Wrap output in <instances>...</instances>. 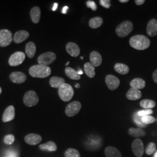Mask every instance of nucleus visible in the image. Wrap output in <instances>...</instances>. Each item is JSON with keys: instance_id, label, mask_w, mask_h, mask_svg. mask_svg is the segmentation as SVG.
<instances>
[{"instance_id": "f257e3e1", "label": "nucleus", "mask_w": 157, "mask_h": 157, "mask_svg": "<svg viewBox=\"0 0 157 157\" xmlns=\"http://www.w3.org/2000/svg\"><path fill=\"white\" fill-rule=\"evenodd\" d=\"M130 45L137 50H144L150 45V40L143 35H135L129 40Z\"/></svg>"}, {"instance_id": "f03ea898", "label": "nucleus", "mask_w": 157, "mask_h": 157, "mask_svg": "<svg viewBox=\"0 0 157 157\" xmlns=\"http://www.w3.org/2000/svg\"><path fill=\"white\" fill-rule=\"evenodd\" d=\"M30 75L36 78H45L49 76L51 73V69L48 66L43 65H35L29 69Z\"/></svg>"}, {"instance_id": "7ed1b4c3", "label": "nucleus", "mask_w": 157, "mask_h": 157, "mask_svg": "<svg viewBox=\"0 0 157 157\" xmlns=\"http://www.w3.org/2000/svg\"><path fill=\"white\" fill-rule=\"evenodd\" d=\"M58 95L64 102L70 101L74 95V90L70 84L64 83L58 89Z\"/></svg>"}, {"instance_id": "20e7f679", "label": "nucleus", "mask_w": 157, "mask_h": 157, "mask_svg": "<svg viewBox=\"0 0 157 157\" xmlns=\"http://www.w3.org/2000/svg\"><path fill=\"white\" fill-rule=\"evenodd\" d=\"M133 29V23L129 21H126L118 25L115 30V32L119 37H124L128 36L132 32Z\"/></svg>"}, {"instance_id": "39448f33", "label": "nucleus", "mask_w": 157, "mask_h": 157, "mask_svg": "<svg viewBox=\"0 0 157 157\" xmlns=\"http://www.w3.org/2000/svg\"><path fill=\"white\" fill-rule=\"evenodd\" d=\"M23 100L26 107H32L38 104L39 98L34 91L30 90L25 94Z\"/></svg>"}, {"instance_id": "423d86ee", "label": "nucleus", "mask_w": 157, "mask_h": 157, "mask_svg": "<svg viewBox=\"0 0 157 157\" xmlns=\"http://www.w3.org/2000/svg\"><path fill=\"white\" fill-rule=\"evenodd\" d=\"M11 32L7 29L0 30V47H6L11 44L13 40Z\"/></svg>"}, {"instance_id": "0eeeda50", "label": "nucleus", "mask_w": 157, "mask_h": 157, "mask_svg": "<svg viewBox=\"0 0 157 157\" xmlns=\"http://www.w3.org/2000/svg\"><path fill=\"white\" fill-rule=\"evenodd\" d=\"M56 58V56L55 53L52 52H47L39 56L37 61L40 65L48 66L54 62Z\"/></svg>"}, {"instance_id": "6e6552de", "label": "nucleus", "mask_w": 157, "mask_h": 157, "mask_svg": "<svg viewBox=\"0 0 157 157\" xmlns=\"http://www.w3.org/2000/svg\"><path fill=\"white\" fill-rule=\"evenodd\" d=\"M26 55L21 51H17L11 56L8 60L9 65L11 67H17L22 64L25 61Z\"/></svg>"}, {"instance_id": "1a4fd4ad", "label": "nucleus", "mask_w": 157, "mask_h": 157, "mask_svg": "<svg viewBox=\"0 0 157 157\" xmlns=\"http://www.w3.org/2000/svg\"><path fill=\"white\" fill-rule=\"evenodd\" d=\"M82 108V104L78 101H73L69 103L65 108V114L68 117H72L78 113Z\"/></svg>"}, {"instance_id": "9d476101", "label": "nucleus", "mask_w": 157, "mask_h": 157, "mask_svg": "<svg viewBox=\"0 0 157 157\" xmlns=\"http://www.w3.org/2000/svg\"><path fill=\"white\" fill-rule=\"evenodd\" d=\"M132 149L136 157H142L144 151V145L142 140L140 139H136L132 144Z\"/></svg>"}, {"instance_id": "9b49d317", "label": "nucleus", "mask_w": 157, "mask_h": 157, "mask_svg": "<svg viewBox=\"0 0 157 157\" xmlns=\"http://www.w3.org/2000/svg\"><path fill=\"white\" fill-rule=\"evenodd\" d=\"M105 83L108 89L111 90L117 89L120 84L119 79L112 75H108L105 77Z\"/></svg>"}, {"instance_id": "f8f14e48", "label": "nucleus", "mask_w": 157, "mask_h": 157, "mask_svg": "<svg viewBox=\"0 0 157 157\" xmlns=\"http://www.w3.org/2000/svg\"><path fill=\"white\" fill-rule=\"evenodd\" d=\"M10 78L13 83L21 84L26 80L27 76L25 73L21 72H13L10 74Z\"/></svg>"}, {"instance_id": "ddd939ff", "label": "nucleus", "mask_w": 157, "mask_h": 157, "mask_svg": "<svg viewBox=\"0 0 157 157\" xmlns=\"http://www.w3.org/2000/svg\"><path fill=\"white\" fill-rule=\"evenodd\" d=\"M42 140L41 136L37 134L30 133L25 136V142L31 146H35L38 144Z\"/></svg>"}, {"instance_id": "4468645a", "label": "nucleus", "mask_w": 157, "mask_h": 157, "mask_svg": "<svg viewBox=\"0 0 157 157\" xmlns=\"http://www.w3.org/2000/svg\"><path fill=\"white\" fill-rule=\"evenodd\" d=\"M15 108L13 105H10L7 107L4 112L2 115V121L4 122L11 121L15 118Z\"/></svg>"}, {"instance_id": "2eb2a0df", "label": "nucleus", "mask_w": 157, "mask_h": 157, "mask_svg": "<svg viewBox=\"0 0 157 157\" xmlns=\"http://www.w3.org/2000/svg\"><path fill=\"white\" fill-rule=\"evenodd\" d=\"M66 50L67 53L73 57H77L79 56L80 50L78 45L73 42H69L66 45Z\"/></svg>"}, {"instance_id": "dca6fc26", "label": "nucleus", "mask_w": 157, "mask_h": 157, "mask_svg": "<svg viewBox=\"0 0 157 157\" xmlns=\"http://www.w3.org/2000/svg\"><path fill=\"white\" fill-rule=\"evenodd\" d=\"M29 37V33L26 30H19L13 36V41L16 44H20L23 41L28 39Z\"/></svg>"}, {"instance_id": "f3484780", "label": "nucleus", "mask_w": 157, "mask_h": 157, "mask_svg": "<svg viewBox=\"0 0 157 157\" xmlns=\"http://www.w3.org/2000/svg\"><path fill=\"white\" fill-rule=\"evenodd\" d=\"M147 33L150 37H154L157 34V21L155 19L150 20L147 26Z\"/></svg>"}, {"instance_id": "a211bd4d", "label": "nucleus", "mask_w": 157, "mask_h": 157, "mask_svg": "<svg viewBox=\"0 0 157 157\" xmlns=\"http://www.w3.org/2000/svg\"><path fill=\"white\" fill-rule=\"evenodd\" d=\"M90 60L93 66H94V67H98L101 65L102 59L99 52L94 51L90 53Z\"/></svg>"}, {"instance_id": "6ab92c4d", "label": "nucleus", "mask_w": 157, "mask_h": 157, "mask_svg": "<svg viewBox=\"0 0 157 157\" xmlns=\"http://www.w3.org/2000/svg\"><path fill=\"white\" fill-rule=\"evenodd\" d=\"M30 15L32 22L34 23L39 22L41 17V10L39 6H34L32 8L30 12Z\"/></svg>"}, {"instance_id": "aec40b11", "label": "nucleus", "mask_w": 157, "mask_h": 157, "mask_svg": "<svg viewBox=\"0 0 157 157\" xmlns=\"http://www.w3.org/2000/svg\"><path fill=\"white\" fill-rule=\"evenodd\" d=\"M131 88L140 90L143 89L146 86V82L141 78H135L130 82Z\"/></svg>"}, {"instance_id": "412c9836", "label": "nucleus", "mask_w": 157, "mask_h": 157, "mask_svg": "<svg viewBox=\"0 0 157 157\" xmlns=\"http://www.w3.org/2000/svg\"><path fill=\"white\" fill-rule=\"evenodd\" d=\"M104 152L107 157H122L121 152L115 147H107L105 149Z\"/></svg>"}, {"instance_id": "4be33fe9", "label": "nucleus", "mask_w": 157, "mask_h": 157, "mask_svg": "<svg viewBox=\"0 0 157 157\" xmlns=\"http://www.w3.org/2000/svg\"><path fill=\"white\" fill-rule=\"evenodd\" d=\"M141 92L140 90L131 88L126 93V98L132 101H136L141 97Z\"/></svg>"}, {"instance_id": "5701e85b", "label": "nucleus", "mask_w": 157, "mask_h": 157, "mask_svg": "<svg viewBox=\"0 0 157 157\" xmlns=\"http://www.w3.org/2000/svg\"><path fill=\"white\" fill-rule=\"evenodd\" d=\"M26 54L29 58H32L35 56L36 52V46L33 41H29L26 45Z\"/></svg>"}, {"instance_id": "b1692460", "label": "nucleus", "mask_w": 157, "mask_h": 157, "mask_svg": "<svg viewBox=\"0 0 157 157\" xmlns=\"http://www.w3.org/2000/svg\"><path fill=\"white\" fill-rule=\"evenodd\" d=\"M39 148L40 150L43 151H56L57 150L56 144L52 141H48L46 143L40 145Z\"/></svg>"}, {"instance_id": "393cba45", "label": "nucleus", "mask_w": 157, "mask_h": 157, "mask_svg": "<svg viewBox=\"0 0 157 157\" xmlns=\"http://www.w3.org/2000/svg\"><path fill=\"white\" fill-rule=\"evenodd\" d=\"M65 83L64 78L57 76H53L50 80L51 87L56 89H59L62 84Z\"/></svg>"}, {"instance_id": "a878e982", "label": "nucleus", "mask_w": 157, "mask_h": 157, "mask_svg": "<svg viewBox=\"0 0 157 157\" xmlns=\"http://www.w3.org/2000/svg\"><path fill=\"white\" fill-rule=\"evenodd\" d=\"M114 69L117 72L121 75H126L129 72V67L122 63H116L114 65Z\"/></svg>"}, {"instance_id": "bb28decb", "label": "nucleus", "mask_w": 157, "mask_h": 157, "mask_svg": "<svg viewBox=\"0 0 157 157\" xmlns=\"http://www.w3.org/2000/svg\"><path fill=\"white\" fill-rule=\"evenodd\" d=\"M84 72L86 75L90 78H93L95 76V67L89 62H86L84 65Z\"/></svg>"}, {"instance_id": "cd10ccee", "label": "nucleus", "mask_w": 157, "mask_h": 157, "mask_svg": "<svg viewBox=\"0 0 157 157\" xmlns=\"http://www.w3.org/2000/svg\"><path fill=\"white\" fill-rule=\"evenodd\" d=\"M65 74L67 75V77L72 80H79L81 78L80 75H79L78 72H76L73 68L70 67H67L65 70Z\"/></svg>"}, {"instance_id": "c85d7f7f", "label": "nucleus", "mask_w": 157, "mask_h": 157, "mask_svg": "<svg viewBox=\"0 0 157 157\" xmlns=\"http://www.w3.org/2000/svg\"><path fill=\"white\" fill-rule=\"evenodd\" d=\"M103 23V19L101 17H97L91 18L89 21V25L91 28L97 29L101 27Z\"/></svg>"}, {"instance_id": "c756f323", "label": "nucleus", "mask_w": 157, "mask_h": 157, "mask_svg": "<svg viewBox=\"0 0 157 157\" xmlns=\"http://www.w3.org/2000/svg\"><path fill=\"white\" fill-rule=\"evenodd\" d=\"M128 133L129 135L134 137H140L146 135V132L141 128H131L129 129Z\"/></svg>"}, {"instance_id": "7c9ffc66", "label": "nucleus", "mask_w": 157, "mask_h": 157, "mask_svg": "<svg viewBox=\"0 0 157 157\" xmlns=\"http://www.w3.org/2000/svg\"><path fill=\"white\" fill-rule=\"evenodd\" d=\"M141 107L144 109H151L155 107V102L154 101H152L151 100H143L142 101H141L140 103Z\"/></svg>"}, {"instance_id": "2f4dec72", "label": "nucleus", "mask_w": 157, "mask_h": 157, "mask_svg": "<svg viewBox=\"0 0 157 157\" xmlns=\"http://www.w3.org/2000/svg\"><path fill=\"white\" fill-rule=\"evenodd\" d=\"M65 157H81L80 152L78 150L75 148H68L65 152Z\"/></svg>"}, {"instance_id": "473e14b6", "label": "nucleus", "mask_w": 157, "mask_h": 157, "mask_svg": "<svg viewBox=\"0 0 157 157\" xmlns=\"http://www.w3.org/2000/svg\"><path fill=\"white\" fill-rule=\"evenodd\" d=\"M156 150V145L154 143H150L147 147L146 153L147 155H151Z\"/></svg>"}, {"instance_id": "72a5a7b5", "label": "nucleus", "mask_w": 157, "mask_h": 157, "mask_svg": "<svg viewBox=\"0 0 157 157\" xmlns=\"http://www.w3.org/2000/svg\"><path fill=\"white\" fill-rule=\"evenodd\" d=\"M141 121L143 124H148L154 123L155 122V119L152 116L147 115V116H144V117H141Z\"/></svg>"}, {"instance_id": "f704fd0d", "label": "nucleus", "mask_w": 157, "mask_h": 157, "mask_svg": "<svg viewBox=\"0 0 157 157\" xmlns=\"http://www.w3.org/2000/svg\"><path fill=\"white\" fill-rule=\"evenodd\" d=\"M4 141L7 145H11L15 141V137L12 135H8L4 137Z\"/></svg>"}, {"instance_id": "c9c22d12", "label": "nucleus", "mask_w": 157, "mask_h": 157, "mask_svg": "<svg viewBox=\"0 0 157 157\" xmlns=\"http://www.w3.org/2000/svg\"><path fill=\"white\" fill-rule=\"evenodd\" d=\"M133 118H134L135 123L137 124V126H139L140 127H144L145 126V124H143L141 121V117L138 115L137 113H135Z\"/></svg>"}, {"instance_id": "e433bc0d", "label": "nucleus", "mask_w": 157, "mask_h": 157, "mask_svg": "<svg viewBox=\"0 0 157 157\" xmlns=\"http://www.w3.org/2000/svg\"><path fill=\"white\" fill-rule=\"evenodd\" d=\"M152 110L151 109H144V110H142V111H140L139 112H137L138 115L140 116L141 117H144V116H147V115H150L152 113Z\"/></svg>"}, {"instance_id": "4c0bfd02", "label": "nucleus", "mask_w": 157, "mask_h": 157, "mask_svg": "<svg viewBox=\"0 0 157 157\" xmlns=\"http://www.w3.org/2000/svg\"><path fill=\"white\" fill-rule=\"evenodd\" d=\"M86 5L88 8H90L92 9L93 11H95L97 10V6L94 1H87L86 2Z\"/></svg>"}, {"instance_id": "58836bf2", "label": "nucleus", "mask_w": 157, "mask_h": 157, "mask_svg": "<svg viewBox=\"0 0 157 157\" xmlns=\"http://www.w3.org/2000/svg\"><path fill=\"white\" fill-rule=\"evenodd\" d=\"M111 1L110 0H100V3L101 6L105 8H109L111 6Z\"/></svg>"}, {"instance_id": "ea45409f", "label": "nucleus", "mask_w": 157, "mask_h": 157, "mask_svg": "<svg viewBox=\"0 0 157 157\" xmlns=\"http://www.w3.org/2000/svg\"><path fill=\"white\" fill-rule=\"evenodd\" d=\"M6 157H19V155L17 152L9 150L6 152Z\"/></svg>"}, {"instance_id": "a19ab883", "label": "nucleus", "mask_w": 157, "mask_h": 157, "mask_svg": "<svg viewBox=\"0 0 157 157\" xmlns=\"http://www.w3.org/2000/svg\"><path fill=\"white\" fill-rule=\"evenodd\" d=\"M152 78L154 82L157 84V69L152 73Z\"/></svg>"}, {"instance_id": "79ce46f5", "label": "nucleus", "mask_w": 157, "mask_h": 157, "mask_svg": "<svg viewBox=\"0 0 157 157\" xmlns=\"http://www.w3.org/2000/svg\"><path fill=\"white\" fill-rule=\"evenodd\" d=\"M144 2H145L144 0H136L135 1V3L137 6H141V5L143 4Z\"/></svg>"}, {"instance_id": "37998d69", "label": "nucleus", "mask_w": 157, "mask_h": 157, "mask_svg": "<svg viewBox=\"0 0 157 157\" xmlns=\"http://www.w3.org/2000/svg\"><path fill=\"white\" fill-rule=\"evenodd\" d=\"M67 9H68L67 6H64L63 10H62V13H67Z\"/></svg>"}, {"instance_id": "c03bdc74", "label": "nucleus", "mask_w": 157, "mask_h": 157, "mask_svg": "<svg viewBox=\"0 0 157 157\" xmlns=\"http://www.w3.org/2000/svg\"><path fill=\"white\" fill-rule=\"evenodd\" d=\"M57 6H58V4L57 3H55L54 4V6H53V8H52V10L53 11H56L57 8Z\"/></svg>"}, {"instance_id": "a18cd8bd", "label": "nucleus", "mask_w": 157, "mask_h": 157, "mask_svg": "<svg viewBox=\"0 0 157 157\" xmlns=\"http://www.w3.org/2000/svg\"><path fill=\"white\" fill-rule=\"evenodd\" d=\"M119 2L121 3H126L129 2V0H119Z\"/></svg>"}, {"instance_id": "49530a36", "label": "nucleus", "mask_w": 157, "mask_h": 157, "mask_svg": "<svg viewBox=\"0 0 157 157\" xmlns=\"http://www.w3.org/2000/svg\"><path fill=\"white\" fill-rule=\"evenodd\" d=\"M78 73L79 75H80V74H82L83 72H82V71H78Z\"/></svg>"}, {"instance_id": "de8ad7c7", "label": "nucleus", "mask_w": 157, "mask_h": 157, "mask_svg": "<svg viewBox=\"0 0 157 157\" xmlns=\"http://www.w3.org/2000/svg\"><path fill=\"white\" fill-rule=\"evenodd\" d=\"M76 87H77V88H79V87H80V84H76Z\"/></svg>"}, {"instance_id": "09e8293b", "label": "nucleus", "mask_w": 157, "mask_h": 157, "mask_svg": "<svg viewBox=\"0 0 157 157\" xmlns=\"http://www.w3.org/2000/svg\"><path fill=\"white\" fill-rule=\"evenodd\" d=\"M154 157H157V151L155 152V154L154 155Z\"/></svg>"}, {"instance_id": "8fccbe9b", "label": "nucleus", "mask_w": 157, "mask_h": 157, "mask_svg": "<svg viewBox=\"0 0 157 157\" xmlns=\"http://www.w3.org/2000/svg\"><path fill=\"white\" fill-rule=\"evenodd\" d=\"M1 93H2V89L0 87V94H1Z\"/></svg>"}, {"instance_id": "3c124183", "label": "nucleus", "mask_w": 157, "mask_h": 157, "mask_svg": "<svg viewBox=\"0 0 157 157\" xmlns=\"http://www.w3.org/2000/svg\"><path fill=\"white\" fill-rule=\"evenodd\" d=\"M69 63V61H68V62H67V63L66 64V66H67V65H68V64Z\"/></svg>"}, {"instance_id": "603ef678", "label": "nucleus", "mask_w": 157, "mask_h": 157, "mask_svg": "<svg viewBox=\"0 0 157 157\" xmlns=\"http://www.w3.org/2000/svg\"></svg>"}]
</instances>
